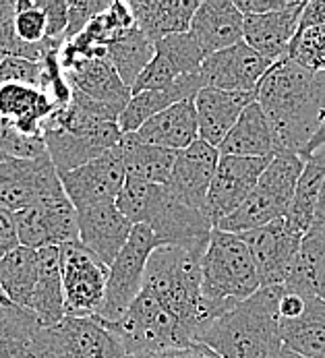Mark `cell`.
<instances>
[{"instance_id":"obj_10","label":"cell","mask_w":325,"mask_h":358,"mask_svg":"<svg viewBox=\"0 0 325 358\" xmlns=\"http://www.w3.org/2000/svg\"><path fill=\"white\" fill-rule=\"evenodd\" d=\"M143 226L156 234L160 247H180L199 253H205L214 232V222L208 211L180 201L166 189V185H162Z\"/></svg>"},{"instance_id":"obj_34","label":"cell","mask_w":325,"mask_h":358,"mask_svg":"<svg viewBox=\"0 0 325 358\" xmlns=\"http://www.w3.org/2000/svg\"><path fill=\"white\" fill-rule=\"evenodd\" d=\"M40 259L38 251L19 247L0 257V288L10 305L21 308L29 307L31 294L38 282Z\"/></svg>"},{"instance_id":"obj_31","label":"cell","mask_w":325,"mask_h":358,"mask_svg":"<svg viewBox=\"0 0 325 358\" xmlns=\"http://www.w3.org/2000/svg\"><path fill=\"white\" fill-rule=\"evenodd\" d=\"M282 344L309 358H325V301L307 296L305 308L294 319H280Z\"/></svg>"},{"instance_id":"obj_7","label":"cell","mask_w":325,"mask_h":358,"mask_svg":"<svg viewBox=\"0 0 325 358\" xmlns=\"http://www.w3.org/2000/svg\"><path fill=\"white\" fill-rule=\"evenodd\" d=\"M31 358H131L118 338L96 317H64L42 327L34 340Z\"/></svg>"},{"instance_id":"obj_23","label":"cell","mask_w":325,"mask_h":358,"mask_svg":"<svg viewBox=\"0 0 325 358\" xmlns=\"http://www.w3.org/2000/svg\"><path fill=\"white\" fill-rule=\"evenodd\" d=\"M255 102V94L222 92L203 87L195 96V110L199 120V139L219 148L226 135L232 131L240 114Z\"/></svg>"},{"instance_id":"obj_20","label":"cell","mask_w":325,"mask_h":358,"mask_svg":"<svg viewBox=\"0 0 325 358\" xmlns=\"http://www.w3.org/2000/svg\"><path fill=\"white\" fill-rule=\"evenodd\" d=\"M79 217V243L96 255L106 267L127 245L133 224L118 211L116 203L98 205L77 211Z\"/></svg>"},{"instance_id":"obj_1","label":"cell","mask_w":325,"mask_h":358,"mask_svg":"<svg viewBox=\"0 0 325 358\" xmlns=\"http://www.w3.org/2000/svg\"><path fill=\"white\" fill-rule=\"evenodd\" d=\"M255 100L270 120L277 154L303 157L324 122L325 71L313 73L284 56L259 81Z\"/></svg>"},{"instance_id":"obj_37","label":"cell","mask_w":325,"mask_h":358,"mask_svg":"<svg viewBox=\"0 0 325 358\" xmlns=\"http://www.w3.org/2000/svg\"><path fill=\"white\" fill-rule=\"evenodd\" d=\"M160 189H162V185H154V182H145V180L127 176V180L116 197V207L133 226L143 224L150 209L154 207L158 195H160Z\"/></svg>"},{"instance_id":"obj_51","label":"cell","mask_w":325,"mask_h":358,"mask_svg":"<svg viewBox=\"0 0 325 358\" xmlns=\"http://www.w3.org/2000/svg\"><path fill=\"white\" fill-rule=\"evenodd\" d=\"M0 305H10V303H8V299L4 296V292H2V288H0Z\"/></svg>"},{"instance_id":"obj_36","label":"cell","mask_w":325,"mask_h":358,"mask_svg":"<svg viewBox=\"0 0 325 358\" xmlns=\"http://www.w3.org/2000/svg\"><path fill=\"white\" fill-rule=\"evenodd\" d=\"M154 56H156V44L150 38H145L137 29V25L124 31L108 46V60L116 69L122 83L129 87L135 85V81L141 77V73L147 69Z\"/></svg>"},{"instance_id":"obj_6","label":"cell","mask_w":325,"mask_h":358,"mask_svg":"<svg viewBox=\"0 0 325 358\" xmlns=\"http://www.w3.org/2000/svg\"><path fill=\"white\" fill-rule=\"evenodd\" d=\"M104 325L118 338L131 358L193 346L180 329L178 321L147 290H141L122 319Z\"/></svg>"},{"instance_id":"obj_42","label":"cell","mask_w":325,"mask_h":358,"mask_svg":"<svg viewBox=\"0 0 325 358\" xmlns=\"http://www.w3.org/2000/svg\"><path fill=\"white\" fill-rule=\"evenodd\" d=\"M68 2V25L64 34V42L77 38L100 13L110 6V0H66Z\"/></svg>"},{"instance_id":"obj_49","label":"cell","mask_w":325,"mask_h":358,"mask_svg":"<svg viewBox=\"0 0 325 358\" xmlns=\"http://www.w3.org/2000/svg\"><path fill=\"white\" fill-rule=\"evenodd\" d=\"M313 226H325V180L324 187H322V193H319V201H317V207H315Z\"/></svg>"},{"instance_id":"obj_30","label":"cell","mask_w":325,"mask_h":358,"mask_svg":"<svg viewBox=\"0 0 325 358\" xmlns=\"http://www.w3.org/2000/svg\"><path fill=\"white\" fill-rule=\"evenodd\" d=\"M284 288L325 301V226H313L303 236Z\"/></svg>"},{"instance_id":"obj_43","label":"cell","mask_w":325,"mask_h":358,"mask_svg":"<svg viewBox=\"0 0 325 358\" xmlns=\"http://www.w3.org/2000/svg\"><path fill=\"white\" fill-rule=\"evenodd\" d=\"M48 21V40L64 44L68 25V2L66 0H36Z\"/></svg>"},{"instance_id":"obj_19","label":"cell","mask_w":325,"mask_h":358,"mask_svg":"<svg viewBox=\"0 0 325 358\" xmlns=\"http://www.w3.org/2000/svg\"><path fill=\"white\" fill-rule=\"evenodd\" d=\"M73 92L104 103L118 114L131 102V87L122 83L108 58H79L60 62Z\"/></svg>"},{"instance_id":"obj_4","label":"cell","mask_w":325,"mask_h":358,"mask_svg":"<svg viewBox=\"0 0 325 358\" xmlns=\"http://www.w3.org/2000/svg\"><path fill=\"white\" fill-rule=\"evenodd\" d=\"M261 288L255 259L238 234L214 228L201 257V290L212 303L234 307Z\"/></svg>"},{"instance_id":"obj_26","label":"cell","mask_w":325,"mask_h":358,"mask_svg":"<svg viewBox=\"0 0 325 358\" xmlns=\"http://www.w3.org/2000/svg\"><path fill=\"white\" fill-rule=\"evenodd\" d=\"M55 110V103L38 87L19 83L0 85V116L29 137H44V124Z\"/></svg>"},{"instance_id":"obj_27","label":"cell","mask_w":325,"mask_h":358,"mask_svg":"<svg viewBox=\"0 0 325 358\" xmlns=\"http://www.w3.org/2000/svg\"><path fill=\"white\" fill-rule=\"evenodd\" d=\"M201 90H203V81L197 73V75H189V77L178 79L168 90L141 92V94L133 96L131 102L127 103V108L122 110V114L118 116L120 133L122 135L137 133L150 118H154L156 114H160L174 103L193 100Z\"/></svg>"},{"instance_id":"obj_2","label":"cell","mask_w":325,"mask_h":358,"mask_svg":"<svg viewBox=\"0 0 325 358\" xmlns=\"http://www.w3.org/2000/svg\"><path fill=\"white\" fill-rule=\"evenodd\" d=\"M201 257L199 251L180 247H158L145 269L143 290L152 292L162 307L178 321L191 344H199L208 327L228 308L212 303L201 290Z\"/></svg>"},{"instance_id":"obj_14","label":"cell","mask_w":325,"mask_h":358,"mask_svg":"<svg viewBox=\"0 0 325 358\" xmlns=\"http://www.w3.org/2000/svg\"><path fill=\"white\" fill-rule=\"evenodd\" d=\"M238 236L245 241V245L249 247L251 255L255 259L261 288L284 286L296 253L301 249L303 234L296 232L286 222V217H280L271 224L249 230Z\"/></svg>"},{"instance_id":"obj_8","label":"cell","mask_w":325,"mask_h":358,"mask_svg":"<svg viewBox=\"0 0 325 358\" xmlns=\"http://www.w3.org/2000/svg\"><path fill=\"white\" fill-rule=\"evenodd\" d=\"M158 247L160 243L147 226H133L127 245L110 265L104 305L96 319H100L102 323H116L118 319H122V315L131 308L143 290L147 261Z\"/></svg>"},{"instance_id":"obj_24","label":"cell","mask_w":325,"mask_h":358,"mask_svg":"<svg viewBox=\"0 0 325 358\" xmlns=\"http://www.w3.org/2000/svg\"><path fill=\"white\" fill-rule=\"evenodd\" d=\"M143 143L164 148L170 152H182L199 139V120L195 110V98L174 103L164 112L150 118L137 133Z\"/></svg>"},{"instance_id":"obj_39","label":"cell","mask_w":325,"mask_h":358,"mask_svg":"<svg viewBox=\"0 0 325 358\" xmlns=\"http://www.w3.org/2000/svg\"><path fill=\"white\" fill-rule=\"evenodd\" d=\"M0 154L6 159H36L48 152L44 137H29L0 116Z\"/></svg>"},{"instance_id":"obj_44","label":"cell","mask_w":325,"mask_h":358,"mask_svg":"<svg viewBox=\"0 0 325 358\" xmlns=\"http://www.w3.org/2000/svg\"><path fill=\"white\" fill-rule=\"evenodd\" d=\"M296 0H234V6L247 17V15H270L277 10H286Z\"/></svg>"},{"instance_id":"obj_41","label":"cell","mask_w":325,"mask_h":358,"mask_svg":"<svg viewBox=\"0 0 325 358\" xmlns=\"http://www.w3.org/2000/svg\"><path fill=\"white\" fill-rule=\"evenodd\" d=\"M19 83L38 87L42 85V62H34L19 56H6L0 62V85Z\"/></svg>"},{"instance_id":"obj_38","label":"cell","mask_w":325,"mask_h":358,"mask_svg":"<svg viewBox=\"0 0 325 358\" xmlns=\"http://www.w3.org/2000/svg\"><path fill=\"white\" fill-rule=\"evenodd\" d=\"M290 60L298 62L301 66L324 73L325 71V27H307L298 29L296 38L290 44L286 54Z\"/></svg>"},{"instance_id":"obj_5","label":"cell","mask_w":325,"mask_h":358,"mask_svg":"<svg viewBox=\"0 0 325 358\" xmlns=\"http://www.w3.org/2000/svg\"><path fill=\"white\" fill-rule=\"evenodd\" d=\"M305 159L294 154H277L271 157L270 166L261 174L259 182L234 213L217 224V230L230 234H245L261 228L280 217H286L296 182L303 174Z\"/></svg>"},{"instance_id":"obj_21","label":"cell","mask_w":325,"mask_h":358,"mask_svg":"<svg viewBox=\"0 0 325 358\" xmlns=\"http://www.w3.org/2000/svg\"><path fill=\"white\" fill-rule=\"evenodd\" d=\"M303 0H296L290 8L270 15H247L243 42L271 62L282 60L301 27V15L305 10Z\"/></svg>"},{"instance_id":"obj_28","label":"cell","mask_w":325,"mask_h":358,"mask_svg":"<svg viewBox=\"0 0 325 358\" xmlns=\"http://www.w3.org/2000/svg\"><path fill=\"white\" fill-rule=\"evenodd\" d=\"M217 150L219 155L238 157H273L277 154L270 120L257 100L240 114Z\"/></svg>"},{"instance_id":"obj_22","label":"cell","mask_w":325,"mask_h":358,"mask_svg":"<svg viewBox=\"0 0 325 358\" xmlns=\"http://www.w3.org/2000/svg\"><path fill=\"white\" fill-rule=\"evenodd\" d=\"M191 34L208 58L243 42L245 15L232 0H203L193 17Z\"/></svg>"},{"instance_id":"obj_35","label":"cell","mask_w":325,"mask_h":358,"mask_svg":"<svg viewBox=\"0 0 325 358\" xmlns=\"http://www.w3.org/2000/svg\"><path fill=\"white\" fill-rule=\"evenodd\" d=\"M40 329L42 325L31 310L0 305V358H31Z\"/></svg>"},{"instance_id":"obj_16","label":"cell","mask_w":325,"mask_h":358,"mask_svg":"<svg viewBox=\"0 0 325 358\" xmlns=\"http://www.w3.org/2000/svg\"><path fill=\"white\" fill-rule=\"evenodd\" d=\"M205 56L193 34H176L156 42V56L131 87V94L168 90L178 79L197 75Z\"/></svg>"},{"instance_id":"obj_15","label":"cell","mask_w":325,"mask_h":358,"mask_svg":"<svg viewBox=\"0 0 325 358\" xmlns=\"http://www.w3.org/2000/svg\"><path fill=\"white\" fill-rule=\"evenodd\" d=\"M271 157H238V155H219L216 174L208 193V215L217 224L234 213L247 201L261 174L270 166Z\"/></svg>"},{"instance_id":"obj_29","label":"cell","mask_w":325,"mask_h":358,"mask_svg":"<svg viewBox=\"0 0 325 358\" xmlns=\"http://www.w3.org/2000/svg\"><path fill=\"white\" fill-rule=\"evenodd\" d=\"M40 269L36 290L31 294L29 307L42 327H52L60 323L64 313V290H62V269H60V247H48L38 251Z\"/></svg>"},{"instance_id":"obj_18","label":"cell","mask_w":325,"mask_h":358,"mask_svg":"<svg viewBox=\"0 0 325 358\" xmlns=\"http://www.w3.org/2000/svg\"><path fill=\"white\" fill-rule=\"evenodd\" d=\"M219 150L197 139L193 145L176 154L172 176L166 189L191 207L208 211V193L216 174Z\"/></svg>"},{"instance_id":"obj_11","label":"cell","mask_w":325,"mask_h":358,"mask_svg":"<svg viewBox=\"0 0 325 358\" xmlns=\"http://www.w3.org/2000/svg\"><path fill=\"white\" fill-rule=\"evenodd\" d=\"M64 197L60 174L50 155L36 159H4L0 164V207L17 213Z\"/></svg>"},{"instance_id":"obj_50","label":"cell","mask_w":325,"mask_h":358,"mask_svg":"<svg viewBox=\"0 0 325 358\" xmlns=\"http://www.w3.org/2000/svg\"><path fill=\"white\" fill-rule=\"evenodd\" d=\"M270 358H309V357H305V355H298V352H294V350H290L288 346H282L273 357Z\"/></svg>"},{"instance_id":"obj_3","label":"cell","mask_w":325,"mask_h":358,"mask_svg":"<svg viewBox=\"0 0 325 358\" xmlns=\"http://www.w3.org/2000/svg\"><path fill=\"white\" fill-rule=\"evenodd\" d=\"M282 286L259 288L253 296L219 315L199 344L219 358H270L284 344L280 338Z\"/></svg>"},{"instance_id":"obj_17","label":"cell","mask_w":325,"mask_h":358,"mask_svg":"<svg viewBox=\"0 0 325 358\" xmlns=\"http://www.w3.org/2000/svg\"><path fill=\"white\" fill-rule=\"evenodd\" d=\"M271 64V60L240 42L208 56L199 69V77L203 81V87L255 94L259 81L270 71Z\"/></svg>"},{"instance_id":"obj_25","label":"cell","mask_w":325,"mask_h":358,"mask_svg":"<svg viewBox=\"0 0 325 358\" xmlns=\"http://www.w3.org/2000/svg\"><path fill=\"white\" fill-rule=\"evenodd\" d=\"M201 2L195 0H133L129 2L137 29L154 44L168 36L189 34Z\"/></svg>"},{"instance_id":"obj_9","label":"cell","mask_w":325,"mask_h":358,"mask_svg":"<svg viewBox=\"0 0 325 358\" xmlns=\"http://www.w3.org/2000/svg\"><path fill=\"white\" fill-rule=\"evenodd\" d=\"M66 317H96L104 305L108 267L79 241L60 247Z\"/></svg>"},{"instance_id":"obj_46","label":"cell","mask_w":325,"mask_h":358,"mask_svg":"<svg viewBox=\"0 0 325 358\" xmlns=\"http://www.w3.org/2000/svg\"><path fill=\"white\" fill-rule=\"evenodd\" d=\"M135 358H219L203 344H193L189 348H178V350H166V352H158V355H145V357Z\"/></svg>"},{"instance_id":"obj_12","label":"cell","mask_w":325,"mask_h":358,"mask_svg":"<svg viewBox=\"0 0 325 358\" xmlns=\"http://www.w3.org/2000/svg\"><path fill=\"white\" fill-rule=\"evenodd\" d=\"M124 180H127V172H124L120 145L83 164L77 170L60 174L64 195L75 205L77 211L98 205L116 203V197Z\"/></svg>"},{"instance_id":"obj_40","label":"cell","mask_w":325,"mask_h":358,"mask_svg":"<svg viewBox=\"0 0 325 358\" xmlns=\"http://www.w3.org/2000/svg\"><path fill=\"white\" fill-rule=\"evenodd\" d=\"M15 34L25 44H42L48 40V21L34 0H17Z\"/></svg>"},{"instance_id":"obj_52","label":"cell","mask_w":325,"mask_h":358,"mask_svg":"<svg viewBox=\"0 0 325 358\" xmlns=\"http://www.w3.org/2000/svg\"><path fill=\"white\" fill-rule=\"evenodd\" d=\"M2 58H6V56H4V52L0 50V62H2Z\"/></svg>"},{"instance_id":"obj_32","label":"cell","mask_w":325,"mask_h":358,"mask_svg":"<svg viewBox=\"0 0 325 358\" xmlns=\"http://www.w3.org/2000/svg\"><path fill=\"white\" fill-rule=\"evenodd\" d=\"M118 145L122 152L127 176L154 185H166L170 180L176 162V152L143 143L141 139H137L135 133L122 135Z\"/></svg>"},{"instance_id":"obj_13","label":"cell","mask_w":325,"mask_h":358,"mask_svg":"<svg viewBox=\"0 0 325 358\" xmlns=\"http://www.w3.org/2000/svg\"><path fill=\"white\" fill-rule=\"evenodd\" d=\"M21 247L42 251L79 241V217L68 197H58L15 213Z\"/></svg>"},{"instance_id":"obj_45","label":"cell","mask_w":325,"mask_h":358,"mask_svg":"<svg viewBox=\"0 0 325 358\" xmlns=\"http://www.w3.org/2000/svg\"><path fill=\"white\" fill-rule=\"evenodd\" d=\"M19 236H17V224H15V213L6 211L0 207V257L19 249Z\"/></svg>"},{"instance_id":"obj_48","label":"cell","mask_w":325,"mask_h":358,"mask_svg":"<svg viewBox=\"0 0 325 358\" xmlns=\"http://www.w3.org/2000/svg\"><path fill=\"white\" fill-rule=\"evenodd\" d=\"M325 148V116H324V122L319 124V129H317V133L313 135V139L309 141V145L305 148V152H303V159H307L311 154H315L317 150H322Z\"/></svg>"},{"instance_id":"obj_33","label":"cell","mask_w":325,"mask_h":358,"mask_svg":"<svg viewBox=\"0 0 325 358\" xmlns=\"http://www.w3.org/2000/svg\"><path fill=\"white\" fill-rule=\"evenodd\" d=\"M325 180V148L317 150L305 159L303 174L296 182L294 197L290 209L286 213V222L301 232L303 236L313 228L315 220V207L319 201V193Z\"/></svg>"},{"instance_id":"obj_47","label":"cell","mask_w":325,"mask_h":358,"mask_svg":"<svg viewBox=\"0 0 325 358\" xmlns=\"http://www.w3.org/2000/svg\"><path fill=\"white\" fill-rule=\"evenodd\" d=\"M307 27H325V0H311L305 4L298 29Z\"/></svg>"}]
</instances>
